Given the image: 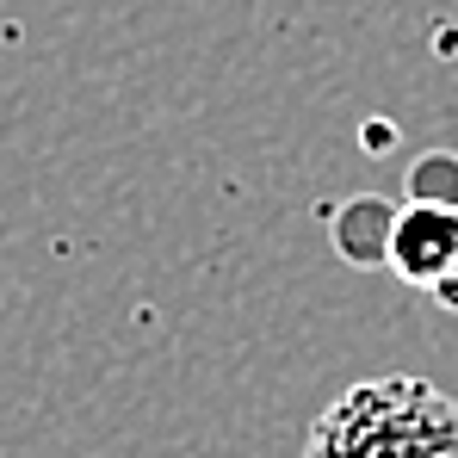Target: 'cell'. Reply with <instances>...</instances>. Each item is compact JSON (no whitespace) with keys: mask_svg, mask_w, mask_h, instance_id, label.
<instances>
[{"mask_svg":"<svg viewBox=\"0 0 458 458\" xmlns=\"http://www.w3.org/2000/svg\"><path fill=\"white\" fill-rule=\"evenodd\" d=\"M304 458H458V403L421 372L360 378L316 415Z\"/></svg>","mask_w":458,"mask_h":458,"instance_id":"cell-1","label":"cell"},{"mask_svg":"<svg viewBox=\"0 0 458 458\" xmlns=\"http://www.w3.org/2000/svg\"><path fill=\"white\" fill-rule=\"evenodd\" d=\"M384 267H390L409 292L434 298L440 310H458V205H440V199H409V205H396Z\"/></svg>","mask_w":458,"mask_h":458,"instance_id":"cell-2","label":"cell"},{"mask_svg":"<svg viewBox=\"0 0 458 458\" xmlns=\"http://www.w3.org/2000/svg\"><path fill=\"white\" fill-rule=\"evenodd\" d=\"M390 224H396V205H384V199H347L341 217H335V248L353 267H378L384 248H390Z\"/></svg>","mask_w":458,"mask_h":458,"instance_id":"cell-3","label":"cell"},{"mask_svg":"<svg viewBox=\"0 0 458 458\" xmlns=\"http://www.w3.org/2000/svg\"><path fill=\"white\" fill-rule=\"evenodd\" d=\"M415 199H440V205H458V155H421L415 174H409Z\"/></svg>","mask_w":458,"mask_h":458,"instance_id":"cell-4","label":"cell"}]
</instances>
